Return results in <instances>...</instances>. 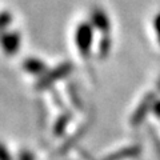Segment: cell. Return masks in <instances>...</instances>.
I'll return each instance as SVG.
<instances>
[{
	"label": "cell",
	"instance_id": "1",
	"mask_svg": "<svg viewBox=\"0 0 160 160\" xmlns=\"http://www.w3.org/2000/svg\"><path fill=\"white\" fill-rule=\"evenodd\" d=\"M78 40V46L80 48V51L83 52V55H86L88 52L89 47H91V40H92V31L88 26H82L78 29L76 35Z\"/></svg>",
	"mask_w": 160,
	"mask_h": 160
},
{
	"label": "cell",
	"instance_id": "2",
	"mask_svg": "<svg viewBox=\"0 0 160 160\" xmlns=\"http://www.w3.org/2000/svg\"><path fill=\"white\" fill-rule=\"evenodd\" d=\"M18 36H15V35H9V36L4 38L3 43H4V47H6V49L8 52H13L15 49H16L18 47Z\"/></svg>",
	"mask_w": 160,
	"mask_h": 160
},
{
	"label": "cell",
	"instance_id": "3",
	"mask_svg": "<svg viewBox=\"0 0 160 160\" xmlns=\"http://www.w3.org/2000/svg\"><path fill=\"white\" fill-rule=\"evenodd\" d=\"M93 22L98 27H102V28H106V26L108 27V19L106 18V15L103 12H95L93 13Z\"/></svg>",
	"mask_w": 160,
	"mask_h": 160
},
{
	"label": "cell",
	"instance_id": "5",
	"mask_svg": "<svg viewBox=\"0 0 160 160\" xmlns=\"http://www.w3.org/2000/svg\"><path fill=\"white\" fill-rule=\"evenodd\" d=\"M156 29H158L159 38H160V16H158V19H156Z\"/></svg>",
	"mask_w": 160,
	"mask_h": 160
},
{
	"label": "cell",
	"instance_id": "4",
	"mask_svg": "<svg viewBox=\"0 0 160 160\" xmlns=\"http://www.w3.org/2000/svg\"><path fill=\"white\" fill-rule=\"evenodd\" d=\"M0 160H8V155L7 151L3 147H0Z\"/></svg>",
	"mask_w": 160,
	"mask_h": 160
}]
</instances>
